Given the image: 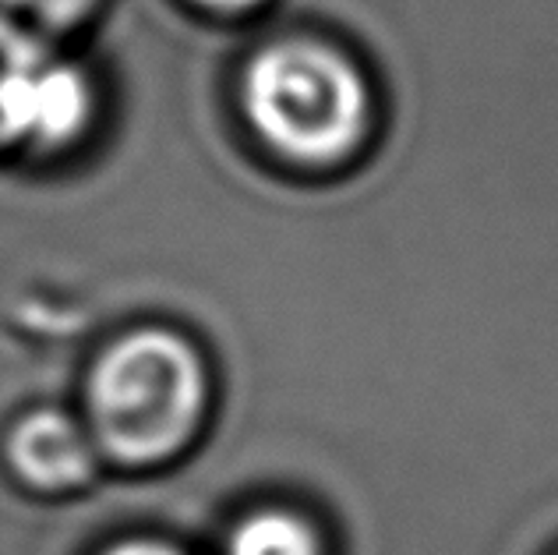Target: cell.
<instances>
[{
    "mask_svg": "<svg viewBox=\"0 0 558 555\" xmlns=\"http://www.w3.org/2000/svg\"><path fill=\"white\" fill-rule=\"evenodd\" d=\"M205 403L198 354L178 333L138 329L99 358L89 411L99 443L113 457L149 463L187 443Z\"/></svg>",
    "mask_w": 558,
    "mask_h": 555,
    "instance_id": "obj_1",
    "label": "cell"
},
{
    "mask_svg": "<svg viewBox=\"0 0 558 555\" xmlns=\"http://www.w3.org/2000/svg\"><path fill=\"white\" fill-rule=\"evenodd\" d=\"M244 107L272 149L329 164L361 138L368 93L343 53L322 43H276L247 68Z\"/></svg>",
    "mask_w": 558,
    "mask_h": 555,
    "instance_id": "obj_2",
    "label": "cell"
},
{
    "mask_svg": "<svg viewBox=\"0 0 558 555\" xmlns=\"http://www.w3.org/2000/svg\"><path fill=\"white\" fill-rule=\"evenodd\" d=\"M89 82L50 53L4 61L0 71V142H68L89 117Z\"/></svg>",
    "mask_w": 558,
    "mask_h": 555,
    "instance_id": "obj_3",
    "label": "cell"
},
{
    "mask_svg": "<svg viewBox=\"0 0 558 555\" xmlns=\"http://www.w3.org/2000/svg\"><path fill=\"white\" fill-rule=\"evenodd\" d=\"M11 463L39 488H68L89 478L93 449L85 432L57 411L28 414L11 435Z\"/></svg>",
    "mask_w": 558,
    "mask_h": 555,
    "instance_id": "obj_4",
    "label": "cell"
},
{
    "mask_svg": "<svg viewBox=\"0 0 558 555\" xmlns=\"http://www.w3.org/2000/svg\"><path fill=\"white\" fill-rule=\"evenodd\" d=\"M89 8L93 0H0V53L4 61L50 53Z\"/></svg>",
    "mask_w": 558,
    "mask_h": 555,
    "instance_id": "obj_5",
    "label": "cell"
},
{
    "mask_svg": "<svg viewBox=\"0 0 558 555\" xmlns=\"http://www.w3.org/2000/svg\"><path fill=\"white\" fill-rule=\"evenodd\" d=\"M230 555H322L318 538L301 517L283 509L247 517L230 538Z\"/></svg>",
    "mask_w": 558,
    "mask_h": 555,
    "instance_id": "obj_6",
    "label": "cell"
},
{
    "mask_svg": "<svg viewBox=\"0 0 558 555\" xmlns=\"http://www.w3.org/2000/svg\"><path fill=\"white\" fill-rule=\"evenodd\" d=\"M107 555H178V552L167 545H153V542H131V545H117Z\"/></svg>",
    "mask_w": 558,
    "mask_h": 555,
    "instance_id": "obj_7",
    "label": "cell"
},
{
    "mask_svg": "<svg viewBox=\"0 0 558 555\" xmlns=\"http://www.w3.org/2000/svg\"><path fill=\"white\" fill-rule=\"evenodd\" d=\"M202 4L223 8V11H238V8H252V4H258V0H202Z\"/></svg>",
    "mask_w": 558,
    "mask_h": 555,
    "instance_id": "obj_8",
    "label": "cell"
}]
</instances>
